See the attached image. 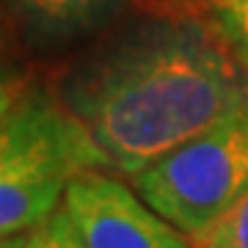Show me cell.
Instances as JSON below:
<instances>
[{
	"label": "cell",
	"instance_id": "obj_1",
	"mask_svg": "<svg viewBox=\"0 0 248 248\" xmlns=\"http://www.w3.org/2000/svg\"><path fill=\"white\" fill-rule=\"evenodd\" d=\"M58 99L108 166L133 179L248 105V72L213 22L149 17L110 33L69 66Z\"/></svg>",
	"mask_w": 248,
	"mask_h": 248
},
{
	"label": "cell",
	"instance_id": "obj_2",
	"mask_svg": "<svg viewBox=\"0 0 248 248\" xmlns=\"http://www.w3.org/2000/svg\"><path fill=\"white\" fill-rule=\"evenodd\" d=\"M108 169L89 130L45 89H28L0 119V237L45 223L80 171Z\"/></svg>",
	"mask_w": 248,
	"mask_h": 248
},
{
	"label": "cell",
	"instance_id": "obj_3",
	"mask_svg": "<svg viewBox=\"0 0 248 248\" xmlns=\"http://www.w3.org/2000/svg\"><path fill=\"white\" fill-rule=\"evenodd\" d=\"M138 196L196 243L248 196V105L133 177Z\"/></svg>",
	"mask_w": 248,
	"mask_h": 248
},
{
	"label": "cell",
	"instance_id": "obj_4",
	"mask_svg": "<svg viewBox=\"0 0 248 248\" xmlns=\"http://www.w3.org/2000/svg\"><path fill=\"white\" fill-rule=\"evenodd\" d=\"M61 207L83 248H199L193 237L157 215L108 169L80 171L66 187Z\"/></svg>",
	"mask_w": 248,
	"mask_h": 248
},
{
	"label": "cell",
	"instance_id": "obj_5",
	"mask_svg": "<svg viewBox=\"0 0 248 248\" xmlns=\"http://www.w3.org/2000/svg\"><path fill=\"white\" fill-rule=\"evenodd\" d=\"M39 45H66L105 28L130 0H6Z\"/></svg>",
	"mask_w": 248,
	"mask_h": 248
},
{
	"label": "cell",
	"instance_id": "obj_6",
	"mask_svg": "<svg viewBox=\"0 0 248 248\" xmlns=\"http://www.w3.org/2000/svg\"><path fill=\"white\" fill-rule=\"evenodd\" d=\"M210 22L248 72V0H210Z\"/></svg>",
	"mask_w": 248,
	"mask_h": 248
},
{
	"label": "cell",
	"instance_id": "obj_7",
	"mask_svg": "<svg viewBox=\"0 0 248 248\" xmlns=\"http://www.w3.org/2000/svg\"><path fill=\"white\" fill-rule=\"evenodd\" d=\"M204 248H248V196L240 199L221 221H215L199 240Z\"/></svg>",
	"mask_w": 248,
	"mask_h": 248
},
{
	"label": "cell",
	"instance_id": "obj_8",
	"mask_svg": "<svg viewBox=\"0 0 248 248\" xmlns=\"http://www.w3.org/2000/svg\"><path fill=\"white\" fill-rule=\"evenodd\" d=\"M22 248H83V240H80V234L75 232V226L69 221V215L63 213L61 207L45 223H39L36 229L28 232Z\"/></svg>",
	"mask_w": 248,
	"mask_h": 248
},
{
	"label": "cell",
	"instance_id": "obj_9",
	"mask_svg": "<svg viewBox=\"0 0 248 248\" xmlns=\"http://www.w3.org/2000/svg\"><path fill=\"white\" fill-rule=\"evenodd\" d=\"M28 89H31V86L25 83V78H22L19 72H14V69H9V66L0 63V119L17 105L19 97H22Z\"/></svg>",
	"mask_w": 248,
	"mask_h": 248
},
{
	"label": "cell",
	"instance_id": "obj_10",
	"mask_svg": "<svg viewBox=\"0 0 248 248\" xmlns=\"http://www.w3.org/2000/svg\"><path fill=\"white\" fill-rule=\"evenodd\" d=\"M28 234H9V237H0V248H22L25 246Z\"/></svg>",
	"mask_w": 248,
	"mask_h": 248
},
{
	"label": "cell",
	"instance_id": "obj_11",
	"mask_svg": "<svg viewBox=\"0 0 248 248\" xmlns=\"http://www.w3.org/2000/svg\"><path fill=\"white\" fill-rule=\"evenodd\" d=\"M199 248H204V246H199Z\"/></svg>",
	"mask_w": 248,
	"mask_h": 248
}]
</instances>
